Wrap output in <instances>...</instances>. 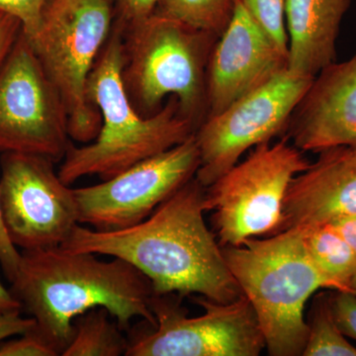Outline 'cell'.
I'll return each instance as SVG.
<instances>
[{
    "instance_id": "cell-8",
    "label": "cell",
    "mask_w": 356,
    "mask_h": 356,
    "mask_svg": "<svg viewBox=\"0 0 356 356\" xmlns=\"http://www.w3.org/2000/svg\"><path fill=\"white\" fill-rule=\"evenodd\" d=\"M179 295L154 294L151 300L156 324L129 337L126 356H257L266 339L247 297L219 303L196 297L204 313L187 317Z\"/></svg>"
},
{
    "instance_id": "cell-18",
    "label": "cell",
    "mask_w": 356,
    "mask_h": 356,
    "mask_svg": "<svg viewBox=\"0 0 356 356\" xmlns=\"http://www.w3.org/2000/svg\"><path fill=\"white\" fill-rule=\"evenodd\" d=\"M105 308H93L72 322V336L63 356H121L127 355L129 337L118 323L110 320Z\"/></svg>"
},
{
    "instance_id": "cell-5",
    "label": "cell",
    "mask_w": 356,
    "mask_h": 356,
    "mask_svg": "<svg viewBox=\"0 0 356 356\" xmlns=\"http://www.w3.org/2000/svg\"><path fill=\"white\" fill-rule=\"evenodd\" d=\"M122 25V79L134 108L149 117L175 97L197 129L208 115L206 70L219 36L156 13Z\"/></svg>"
},
{
    "instance_id": "cell-14",
    "label": "cell",
    "mask_w": 356,
    "mask_h": 356,
    "mask_svg": "<svg viewBox=\"0 0 356 356\" xmlns=\"http://www.w3.org/2000/svg\"><path fill=\"white\" fill-rule=\"evenodd\" d=\"M286 131L300 151L356 149V53L318 72L293 112Z\"/></svg>"
},
{
    "instance_id": "cell-31",
    "label": "cell",
    "mask_w": 356,
    "mask_h": 356,
    "mask_svg": "<svg viewBox=\"0 0 356 356\" xmlns=\"http://www.w3.org/2000/svg\"><path fill=\"white\" fill-rule=\"evenodd\" d=\"M350 289L353 293H355L356 295V275L355 276V278H353V281H351L350 283Z\"/></svg>"
},
{
    "instance_id": "cell-26",
    "label": "cell",
    "mask_w": 356,
    "mask_h": 356,
    "mask_svg": "<svg viewBox=\"0 0 356 356\" xmlns=\"http://www.w3.org/2000/svg\"><path fill=\"white\" fill-rule=\"evenodd\" d=\"M20 259V252L7 235L3 219H2L1 206H0V266L7 280L10 282H13L17 274Z\"/></svg>"
},
{
    "instance_id": "cell-21",
    "label": "cell",
    "mask_w": 356,
    "mask_h": 356,
    "mask_svg": "<svg viewBox=\"0 0 356 356\" xmlns=\"http://www.w3.org/2000/svg\"><path fill=\"white\" fill-rule=\"evenodd\" d=\"M248 13L266 30L280 50L288 53L285 0H240Z\"/></svg>"
},
{
    "instance_id": "cell-10",
    "label": "cell",
    "mask_w": 356,
    "mask_h": 356,
    "mask_svg": "<svg viewBox=\"0 0 356 356\" xmlns=\"http://www.w3.org/2000/svg\"><path fill=\"white\" fill-rule=\"evenodd\" d=\"M314 79L287 69L220 113L206 117L194 133L200 154L196 179L207 188L248 149L285 132Z\"/></svg>"
},
{
    "instance_id": "cell-1",
    "label": "cell",
    "mask_w": 356,
    "mask_h": 356,
    "mask_svg": "<svg viewBox=\"0 0 356 356\" xmlns=\"http://www.w3.org/2000/svg\"><path fill=\"white\" fill-rule=\"evenodd\" d=\"M205 192L192 178L139 224L116 231L79 224L60 247L130 262L156 295L197 294L219 303L235 301L243 294L204 221Z\"/></svg>"
},
{
    "instance_id": "cell-12",
    "label": "cell",
    "mask_w": 356,
    "mask_h": 356,
    "mask_svg": "<svg viewBox=\"0 0 356 356\" xmlns=\"http://www.w3.org/2000/svg\"><path fill=\"white\" fill-rule=\"evenodd\" d=\"M199 165L200 154L192 135L102 184L74 188L79 224L98 231L135 226L195 177Z\"/></svg>"
},
{
    "instance_id": "cell-25",
    "label": "cell",
    "mask_w": 356,
    "mask_h": 356,
    "mask_svg": "<svg viewBox=\"0 0 356 356\" xmlns=\"http://www.w3.org/2000/svg\"><path fill=\"white\" fill-rule=\"evenodd\" d=\"M159 1V0H116V19L124 25L144 19L154 13Z\"/></svg>"
},
{
    "instance_id": "cell-23",
    "label": "cell",
    "mask_w": 356,
    "mask_h": 356,
    "mask_svg": "<svg viewBox=\"0 0 356 356\" xmlns=\"http://www.w3.org/2000/svg\"><path fill=\"white\" fill-rule=\"evenodd\" d=\"M331 292V306L334 320L346 337L356 341V295L350 291Z\"/></svg>"
},
{
    "instance_id": "cell-22",
    "label": "cell",
    "mask_w": 356,
    "mask_h": 356,
    "mask_svg": "<svg viewBox=\"0 0 356 356\" xmlns=\"http://www.w3.org/2000/svg\"><path fill=\"white\" fill-rule=\"evenodd\" d=\"M48 0H0V11L17 18L30 41L41 29L44 7Z\"/></svg>"
},
{
    "instance_id": "cell-13",
    "label": "cell",
    "mask_w": 356,
    "mask_h": 356,
    "mask_svg": "<svg viewBox=\"0 0 356 356\" xmlns=\"http://www.w3.org/2000/svg\"><path fill=\"white\" fill-rule=\"evenodd\" d=\"M288 53L235 0L233 15L206 70L208 116L216 115L288 69Z\"/></svg>"
},
{
    "instance_id": "cell-6",
    "label": "cell",
    "mask_w": 356,
    "mask_h": 356,
    "mask_svg": "<svg viewBox=\"0 0 356 356\" xmlns=\"http://www.w3.org/2000/svg\"><path fill=\"white\" fill-rule=\"evenodd\" d=\"M114 0H48L41 29L30 41L67 114L70 139L88 144L102 115L86 95L91 70L113 27Z\"/></svg>"
},
{
    "instance_id": "cell-3",
    "label": "cell",
    "mask_w": 356,
    "mask_h": 356,
    "mask_svg": "<svg viewBox=\"0 0 356 356\" xmlns=\"http://www.w3.org/2000/svg\"><path fill=\"white\" fill-rule=\"evenodd\" d=\"M124 28L115 19L106 43L89 74L86 95L99 110L102 128L92 144L70 145L58 177L67 185L88 175L110 179L136 163L172 149L194 135L195 124L170 97L156 114L143 117L129 99L122 69Z\"/></svg>"
},
{
    "instance_id": "cell-15",
    "label": "cell",
    "mask_w": 356,
    "mask_h": 356,
    "mask_svg": "<svg viewBox=\"0 0 356 356\" xmlns=\"http://www.w3.org/2000/svg\"><path fill=\"white\" fill-rule=\"evenodd\" d=\"M318 154L315 163L293 178L280 232L355 216L356 149L334 147Z\"/></svg>"
},
{
    "instance_id": "cell-20",
    "label": "cell",
    "mask_w": 356,
    "mask_h": 356,
    "mask_svg": "<svg viewBox=\"0 0 356 356\" xmlns=\"http://www.w3.org/2000/svg\"><path fill=\"white\" fill-rule=\"evenodd\" d=\"M234 7L235 0H159L154 13L220 36L231 20Z\"/></svg>"
},
{
    "instance_id": "cell-7",
    "label": "cell",
    "mask_w": 356,
    "mask_h": 356,
    "mask_svg": "<svg viewBox=\"0 0 356 356\" xmlns=\"http://www.w3.org/2000/svg\"><path fill=\"white\" fill-rule=\"evenodd\" d=\"M309 165L287 139L264 143L208 186L205 209L214 211L212 221L220 245H240L278 233L289 185Z\"/></svg>"
},
{
    "instance_id": "cell-16",
    "label": "cell",
    "mask_w": 356,
    "mask_h": 356,
    "mask_svg": "<svg viewBox=\"0 0 356 356\" xmlns=\"http://www.w3.org/2000/svg\"><path fill=\"white\" fill-rule=\"evenodd\" d=\"M350 0H285L288 70L315 77L336 62V44Z\"/></svg>"
},
{
    "instance_id": "cell-2",
    "label": "cell",
    "mask_w": 356,
    "mask_h": 356,
    "mask_svg": "<svg viewBox=\"0 0 356 356\" xmlns=\"http://www.w3.org/2000/svg\"><path fill=\"white\" fill-rule=\"evenodd\" d=\"M10 291L35 320L30 331L62 355L72 336V322L93 308H105L123 330L134 318L151 327L152 283L130 262L102 261L91 252L62 247L23 250Z\"/></svg>"
},
{
    "instance_id": "cell-4",
    "label": "cell",
    "mask_w": 356,
    "mask_h": 356,
    "mask_svg": "<svg viewBox=\"0 0 356 356\" xmlns=\"http://www.w3.org/2000/svg\"><path fill=\"white\" fill-rule=\"evenodd\" d=\"M243 294L252 304L269 355H303L308 337L304 312L320 289L337 290L311 259L299 228L250 238L222 250Z\"/></svg>"
},
{
    "instance_id": "cell-27",
    "label": "cell",
    "mask_w": 356,
    "mask_h": 356,
    "mask_svg": "<svg viewBox=\"0 0 356 356\" xmlns=\"http://www.w3.org/2000/svg\"><path fill=\"white\" fill-rule=\"evenodd\" d=\"M21 30L22 25L17 18L0 11V65L13 48Z\"/></svg>"
},
{
    "instance_id": "cell-28",
    "label": "cell",
    "mask_w": 356,
    "mask_h": 356,
    "mask_svg": "<svg viewBox=\"0 0 356 356\" xmlns=\"http://www.w3.org/2000/svg\"><path fill=\"white\" fill-rule=\"evenodd\" d=\"M34 327V318H22L20 313L3 316L0 318V341L13 334L22 336Z\"/></svg>"
},
{
    "instance_id": "cell-30",
    "label": "cell",
    "mask_w": 356,
    "mask_h": 356,
    "mask_svg": "<svg viewBox=\"0 0 356 356\" xmlns=\"http://www.w3.org/2000/svg\"><path fill=\"white\" fill-rule=\"evenodd\" d=\"M22 307L17 299L14 297L10 290H7L0 282V318L11 314L21 313Z\"/></svg>"
},
{
    "instance_id": "cell-11",
    "label": "cell",
    "mask_w": 356,
    "mask_h": 356,
    "mask_svg": "<svg viewBox=\"0 0 356 356\" xmlns=\"http://www.w3.org/2000/svg\"><path fill=\"white\" fill-rule=\"evenodd\" d=\"M0 206L9 238L23 250L60 247L79 224L74 188L39 154L1 156Z\"/></svg>"
},
{
    "instance_id": "cell-9",
    "label": "cell",
    "mask_w": 356,
    "mask_h": 356,
    "mask_svg": "<svg viewBox=\"0 0 356 356\" xmlns=\"http://www.w3.org/2000/svg\"><path fill=\"white\" fill-rule=\"evenodd\" d=\"M57 89L21 30L0 65V153L63 161L72 142Z\"/></svg>"
},
{
    "instance_id": "cell-19",
    "label": "cell",
    "mask_w": 356,
    "mask_h": 356,
    "mask_svg": "<svg viewBox=\"0 0 356 356\" xmlns=\"http://www.w3.org/2000/svg\"><path fill=\"white\" fill-rule=\"evenodd\" d=\"M303 356H356V348L339 330L331 306V293L318 294L312 304Z\"/></svg>"
},
{
    "instance_id": "cell-17",
    "label": "cell",
    "mask_w": 356,
    "mask_h": 356,
    "mask_svg": "<svg viewBox=\"0 0 356 356\" xmlns=\"http://www.w3.org/2000/svg\"><path fill=\"white\" fill-rule=\"evenodd\" d=\"M311 259L337 285L339 291H351L356 275V254L331 225L298 227Z\"/></svg>"
},
{
    "instance_id": "cell-24",
    "label": "cell",
    "mask_w": 356,
    "mask_h": 356,
    "mask_svg": "<svg viewBox=\"0 0 356 356\" xmlns=\"http://www.w3.org/2000/svg\"><path fill=\"white\" fill-rule=\"evenodd\" d=\"M58 353L41 337L29 331L19 339L0 343V356H58Z\"/></svg>"
},
{
    "instance_id": "cell-29",
    "label": "cell",
    "mask_w": 356,
    "mask_h": 356,
    "mask_svg": "<svg viewBox=\"0 0 356 356\" xmlns=\"http://www.w3.org/2000/svg\"><path fill=\"white\" fill-rule=\"evenodd\" d=\"M327 225H331L332 228L343 236L356 254V215L337 220Z\"/></svg>"
}]
</instances>
